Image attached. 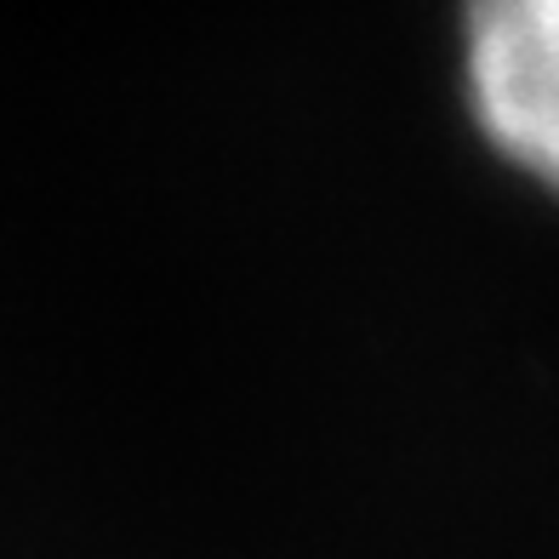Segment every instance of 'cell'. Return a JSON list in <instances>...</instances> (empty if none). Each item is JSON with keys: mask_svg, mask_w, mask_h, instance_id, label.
<instances>
[{"mask_svg": "<svg viewBox=\"0 0 559 559\" xmlns=\"http://www.w3.org/2000/svg\"><path fill=\"white\" fill-rule=\"evenodd\" d=\"M456 63L479 143L559 194V0H463Z\"/></svg>", "mask_w": 559, "mask_h": 559, "instance_id": "6da1fadb", "label": "cell"}]
</instances>
